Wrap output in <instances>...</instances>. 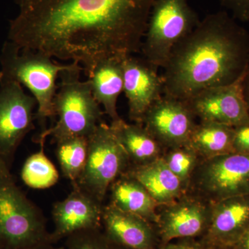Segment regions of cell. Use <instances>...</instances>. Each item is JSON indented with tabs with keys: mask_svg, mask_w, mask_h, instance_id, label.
I'll use <instances>...</instances> for the list:
<instances>
[{
	"mask_svg": "<svg viewBox=\"0 0 249 249\" xmlns=\"http://www.w3.org/2000/svg\"><path fill=\"white\" fill-rule=\"evenodd\" d=\"M242 92L249 111V62L242 78Z\"/></svg>",
	"mask_w": 249,
	"mask_h": 249,
	"instance_id": "cell-28",
	"label": "cell"
},
{
	"mask_svg": "<svg viewBox=\"0 0 249 249\" xmlns=\"http://www.w3.org/2000/svg\"><path fill=\"white\" fill-rule=\"evenodd\" d=\"M55 143V153L62 175L71 183L76 182L86 164L88 138L69 137L58 141Z\"/></svg>",
	"mask_w": 249,
	"mask_h": 249,
	"instance_id": "cell-22",
	"label": "cell"
},
{
	"mask_svg": "<svg viewBox=\"0 0 249 249\" xmlns=\"http://www.w3.org/2000/svg\"><path fill=\"white\" fill-rule=\"evenodd\" d=\"M45 54L23 49L9 40L0 53V81H12L29 89L37 101L36 120L45 130L48 119H53V100L58 90L60 72L69 67Z\"/></svg>",
	"mask_w": 249,
	"mask_h": 249,
	"instance_id": "cell-4",
	"label": "cell"
},
{
	"mask_svg": "<svg viewBox=\"0 0 249 249\" xmlns=\"http://www.w3.org/2000/svg\"><path fill=\"white\" fill-rule=\"evenodd\" d=\"M130 166L128 157L116 138L111 124L101 123L88 137L84 170L71 183L103 204L111 185Z\"/></svg>",
	"mask_w": 249,
	"mask_h": 249,
	"instance_id": "cell-7",
	"label": "cell"
},
{
	"mask_svg": "<svg viewBox=\"0 0 249 249\" xmlns=\"http://www.w3.org/2000/svg\"><path fill=\"white\" fill-rule=\"evenodd\" d=\"M111 126L128 157L130 165L147 164L163 155V147L143 124H127L121 118L111 121Z\"/></svg>",
	"mask_w": 249,
	"mask_h": 249,
	"instance_id": "cell-20",
	"label": "cell"
},
{
	"mask_svg": "<svg viewBox=\"0 0 249 249\" xmlns=\"http://www.w3.org/2000/svg\"><path fill=\"white\" fill-rule=\"evenodd\" d=\"M83 70L78 62H72L60 72L53 100L56 123L36 136V142H45L48 137L55 142L69 137L88 138L102 123L103 112L93 97L89 80H80Z\"/></svg>",
	"mask_w": 249,
	"mask_h": 249,
	"instance_id": "cell-3",
	"label": "cell"
},
{
	"mask_svg": "<svg viewBox=\"0 0 249 249\" xmlns=\"http://www.w3.org/2000/svg\"><path fill=\"white\" fill-rule=\"evenodd\" d=\"M234 127L216 123L199 121L191 134L188 145L201 160L231 153Z\"/></svg>",
	"mask_w": 249,
	"mask_h": 249,
	"instance_id": "cell-21",
	"label": "cell"
},
{
	"mask_svg": "<svg viewBox=\"0 0 249 249\" xmlns=\"http://www.w3.org/2000/svg\"><path fill=\"white\" fill-rule=\"evenodd\" d=\"M212 204L211 222L204 243L212 249H228L249 229V194L232 196Z\"/></svg>",
	"mask_w": 249,
	"mask_h": 249,
	"instance_id": "cell-15",
	"label": "cell"
},
{
	"mask_svg": "<svg viewBox=\"0 0 249 249\" xmlns=\"http://www.w3.org/2000/svg\"><path fill=\"white\" fill-rule=\"evenodd\" d=\"M102 229L113 241L129 249H155L152 223L140 216L121 211L110 204L104 205Z\"/></svg>",
	"mask_w": 249,
	"mask_h": 249,
	"instance_id": "cell-16",
	"label": "cell"
},
{
	"mask_svg": "<svg viewBox=\"0 0 249 249\" xmlns=\"http://www.w3.org/2000/svg\"><path fill=\"white\" fill-rule=\"evenodd\" d=\"M126 173L138 180L160 206L173 202L186 193L182 182L161 157L147 164L130 165Z\"/></svg>",
	"mask_w": 249,
	"mask_h": 249,
	"instance_id": "cell-18",
	"label": "cell"
},
{
	"mask_svg": "<svg viewBox=\"0 0 249 249\" xmlns=\"http://www.w3.org/2000/svg\"><path fill=\"white\" fill-rule=\"evenodd\" d=\"M8 40L20 49L72 60L87 75L104 59L142 49L155 0H15Z\"/></svg>",
	"mask_w": 249,
	"mask_h": 249,
	"instance_id": "cell-1",
	"label": "cell"
},
{
	"mask_svg": "<svg viewBox=\"0 0 249 249\" xmlns=\"http://www.w3.org/2000/svg\"><path fill=\"white\" fill-rule=\"evenodd\" d=\"M109 204L124 211L140 216L157 224L160 205L142 183L127 173L123 174L111 185Z\"/></svg>",
	"mask_w": 249,
	"mask_h": 249,
	"instance_id": "cell-19",
	"label": "cell"
},
{
	"mask_svg": "<svg viewBox=\"0 0 249 249\" xmlns=\"http://www.w3.org/2000/svg\"><path fill=\"white\" fill-rule=\"evenodd\" d=\"M142 124L165 151L188 145L197 123L186 102L163 95L145 113Z\"/></svg>",
	"mask_w": 249,
	"mask_h": 249,
	"instance_id": "cell-10",
	"label": "cell"
},
{
	"mask_svg": "<svg viewBox=\"0 0 249 249\" xmlns=\"http://www.w3.org/2000/svg\"><path fill=\"white\" fill-rule=\"evenodd\" d=\"M67 249H129L111 240L102 229L82 231L65 239Z\"/></svg>",
	"mask_w": 249,
	"mask_h": 249,
	"instance_id": "cell-25",
	"label": "cell"
},
{
	"mask_svg": "<svg viewBox=\"0 0 249 249\" xmlns=\"http://www.w3.org/2000/svg\"><path fill=\"white\" fill-rule=\"evenodd\" d=\"M45 143L41 142L40 150L28 157L21 171L23 182L33 189H47L59 180L58 170L46 155Z\"/></svg>",
	"mask_w": 249,
	"mask_h": 249,
	"instance_id": "cell-23",
	"label": "cell"
},
{
	"mask_svg": "<svg viewBox=\"0 0 249 249\" xmlns=\"http://www.w3.org/2000/svg\"><path fill=\"white\" fill-rule=\"evenodd\" d=\"M232 148L236 153L249 155V124L234 127Z\"/></svg>",
	"mask_w": 249,
	"mask_h": 249,
	"instance_id": "cell-27",
	"label": "cell"
},
{
	"mask_svg": "<svg viewBox=\"0 0 249 249\" xmlns=\"http://www.w3.org/2000/svg\"><path fill=\"white\" fill-rule=\"evenodd\" d=\"M29 249H67L65 247H56L55 245L52 244H45V245H42L37 246V247H33V248Z\"/></svg>",
	"mask_w": 249,
	"mask_h": 249,
	"instance_id": "cell-31",
	"label": "cell"
},
{
	"mask_svg": "<svg viewBox=\"0 0 249 249\" xmlns=\"http://www.w3.org/2000/svg\"><path fill=\"white\" fill-rule=\"evenodd\" d=\"M223 7L230 10L232 17L242 22L249 21V0H220Z\"/></svg>",
	"mask_w": 249,
	"mask_h": 249,
	"instance_id": "cell-26",
	"label": "cell"
},
{
	"mask_svg": "<svg viewBox=\"0 0 249 249\" xmlns=\"http://www.w3.org/2000/svg\"><path fill=\"white\" fill-rule=\"evenodd\" d=\"M161 158L170 171L182 182L186 192L192 175L201 160L199 156L186 145L165 150Z\"/></svg>",
	"mask_w": 249,
	"mask_h": 249,
	"instance_id": "cell-24",
	"label": "cell"
},
{
	"mask_svg": "<svg viewBox=\"0 0 249 249\" xmlns=\"http://www.w3.org/2000/svg\"><path fill=\"white\" fill-rule=\"evenodd\" d=\"M249 62V34L227 11L209 14L174 47L163 70V95L188 101L233 84Z\"/></svg>",
	"mask_w": 249,
	"mask_h": 249,
	"instance_id": "cell-2",
	"label": "cell"
},
{
	"mask_svg": "<svg viewBox=\"0 0 249 249\" xmlns=\"http://www.w3.org/2000/svg\"><path fill=\"white\" fill-rule=\"evenodd\" d=\"M36 98L16 82L0 81V158L11 168L23 139L35 128Z\"/></svg>",
	"mask_w": 249,
	"mask_h": 249,
	"instance_id": "cell-9",
	"label": "cell"
},
{
	"mask_svg": "<svg viewBox=\"0 0 249 249\" xmlns=\"http://www.w3.org/2000/svg\"><path fill=\"white\" fill-rule=\"evenodd\" d=\"M124 59L116 57L104 59L98 62L88 74L93 97L111 121L121 119L117 111V101L124 91Z\"/></svg>",
	"mask_w": 249,
	"mask_h": 249,
	"instance_id": "cell-17",
	"label": "cell"
},
{
	"mask_svg": "<svg viewBox=\"0 0 249 249\" xmlns=\"http://www.w3.org/2000/svg\"><path fill=\"white\" fill-rule=\"evenodd\" d=\"M164 249H202L199 246L191 243H180L170 245L165 247Z\"/></svg>",
	"mask_w": 249,
	"mask_h": 249,
	"instance_id": "cell-30",
	"label": "cell"
},
{
	"mask_svg": "<svg viewBox=\"0 0 249 249\" xmlns=\"http://www.w3.org/2000/svg\"><path fill=\"white\" fill-rule=\"evenodd\" d=\"M200 21L188 0H155L141 49L143 58L163 69L174 47Z\"/></svg>",
	"mask_w": 249,
	"mask_h": 249,
	"instance_id": "cell-6",
	"label": "cell"
},
{
	"mask_svg": "<svg viewBox=\"0 0 249 249\" xmlns=\"http://www.w3.org/2000/svg\"><path fill=\"white\" fill-rule=\"evenodd\" d=\"M212 204L185 193L177 200L159 206V232L163 245L175 239L204 234L211 222Z\"/></svg>",
	"mask_w": 249,
	"mask_h": 249,
	"instance_id": "cell-11",
	"label": "cell"
},
{
	"mask_svg": "<svg viewBox=\"0 0 249 249\" xmlns=\"http://www.w3.org/2000/svg\"><path fill=\"white\" fill-rule=\"evenodd\" d=\"M71 186L70 195L55 202L52 209L54 228L51 240L53 245L77 232L102 229L104 204L76 185Z\"/></svg>",
	"mask_w": 249,
	"mask_h": 249,
	"instance_id": "cell-14",
	"label": "cell"
},
{
	"mask_svg": "<svg viewBox=\"0 0 249 249\" xmlns=\"http://www.w3.org/2000/svg\"><path fill=\"white\" fill-rule=\"evenodd\" d=\"M228 249H249V229L235 245Z\"/></svg>",
	"mask_w": 249,
	"mask_h": 249,
	"instance_id": "cell-29",
	"label": "cell"
},
{
	"mask_svg": "<svg viewBox=\"0 0 249 249\" xmlns=\"http://www.w3.org/2000/svg\"><path fill=\"white\" fill-rule=\"evenodd\" d=\"M186 193L210 204L249 194V155L231 152L201 160Z\"/></svg>",
	"mask_w": 249,
	"mask_h": 249,
	"instance_id": "cell-8",
	"label": "cell"
},
{
	"mask_svg": "<svg viewBox=\"0 0 249 249\" xmlns=\"http://www.w3.org/2000/svg\"><path fill=\"white\" fill-rule=\"evenodd\" d=\"M242 78L233 84L204 90L186 101L196 119L232 127L249 124Z\"/></svg>",
	"mask_w": 249,
	"mask_h": 249,
	"instance_id": "cell-12",
	"label": "cell"
},
{
	"mask_svg": "<svg viewBox=\"0 0 249 249\" xmlns=\"http://www.w3.org/2000/svg\"><path fill=\"white\" fill-rule=\"evenodd\" d=\"M158 68L145 58L133 55L123 60L124 92L127 98L129 117L142 124L147 111L163 95V83Z\"/></svg>",
	"mask_w": 249,
	"mask_h": 249,
	"instance_id": "cell-13",
	"label": "cell"
},
{
	"mask_svg": "<svg viewBox=\"0 0 249 249\" xmlns=\"http://www.w3.org/2000/svg\"><path fill=\"white\" fill-rule=\"evenodd\" d=\"M45 244L52 242L43 213L18 186L11 168L0 158V249Z\"/></svg>",
	"mask_w": 249,
	"mask_h": 249,
	"instance_id": "cell-5",
	"label": "cell"
}]
</instances>
